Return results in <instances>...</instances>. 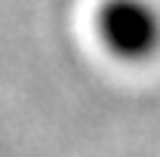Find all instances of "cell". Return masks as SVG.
<instances>
[{
	"instance_id": "cell-1",
	"label": "cell",
	"mask_w": 160,
	"mask_h": 157,
	"mask_svg": "<svg viewBox=\"0 0 160 157\" xmlns=\"http://www.w3.org/2000/svg\"><path fill=\"white\" fill-rule=\"evenodd\" d=\"M96 28L108 53L123 62H148L160 53V9L151 0H102Z\"/></svg>"
}]
</instances>
